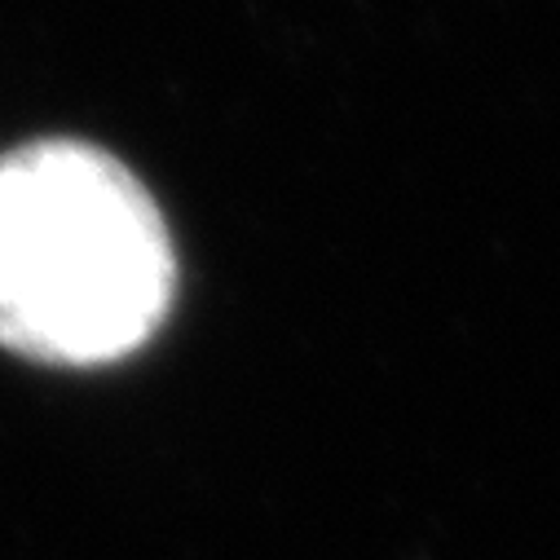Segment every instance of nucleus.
Returning <instances> with one entry per match:
<instances>
[{
	"mask_svg": "<svg viewBox=\"0 0 560 560\" xmlns=\"http://www.w3.org/2000/svg\"><path fill=\"white\" fill-rule=\"evenodd\" d=\"M173 238L147 186L84 142L0 160V345L62 366L142 349L173 305Z\"/></svg>",
	"mask_w": 560,
	"mask_h": 560,
	"instance_id": "1",
	"label": "nucleus"
}]
</instances>
